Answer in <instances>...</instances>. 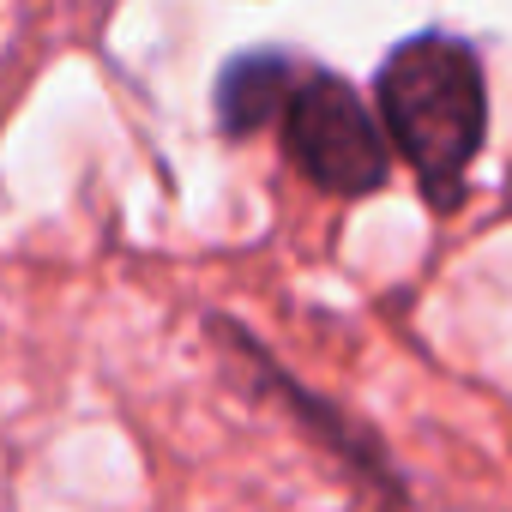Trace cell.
I'll list each match as a JSON object with an SVG mask.
<instances>
[{
  "label": "cell",
  "instance_id": "obj_1",
  "mask_svg": "<svg viewBox=\"0 0 512 512\" xmlns=\"http://www.w3.org/2000/svg\"><path fill=\"white\" fill-rule=\"evenodd\" d=\"M374 121L410 163L422 199L452 211L488 139V85L476 49L446 31L404 37L374 73Z\"/></svg>",
  "mask_w": 512,
  "mask_h": 512
},
{
  "label": "cell",
  "instance_id": "obj_2",
  "mask_svg": "<svg viewBox=\"0 0 512 512\" xmlns=\"http://www.w3.org/2000/svg\"><path fill=\"white\" fill-rule=\"evenodd\" d=\"M278 127H284L290 163L332 199H368L392 175V145H386L374 109L338 73L302 67V79L290 85V97L278 109Z\"/></svg>",
  "mask_w": 512,
  "mask_h": 512
},
{
  "label": "cell",
  "instance_id": "obj_3",
  "mask_svg": "<svg viewBox=\"0 0 512 512\" xmlns=\"http://www.w3.org/2000/svg\"><path fill=\"white\" fill-rule=\"evenodd\" d=\"M296 79H302V61L284 55V49H247V55H235L217 73V91H211L217 127L229 139L260 133L266 121H278V109H284V97H290Z\"/></svg>",
  "mask_w": 512,
  "mask_h": 512
}]
</instances>
